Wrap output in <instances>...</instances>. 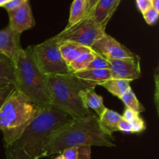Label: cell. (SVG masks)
<instances>
[{
	"label": "cell",
	"instance_id": "6da1fadb",
	"mask_svg": "<svg viewBox=\"0 0 159 159\" xmlns=\"http://www.w3.org/2000/svg\"><path fill=\"white\" fill-rule=\"evenodd\" d=\"M74 118L54 106L40 108L22 134L12 144L5 145L6 159H40L53 132Z\"/></svg>",
	"mask_w": 159,
	"mask_h": 159
},
{
	"label": "cell",
	"instance_id": "7a4b0ae2",
	"mask_svg": "<svg viewBox=\"0 0 159 159\" xmlns=\"http://www.w3.org/2000/svg\"><path fill=\"white\" fill-rule=\"evenodd\" d=\"M82 146L116 147L114 139L102 130L99 117L90 113L81 119H73L54 130L45 150V157L61 155L65 149Z\"/></svg>",
	"mask_w": 159,
	"mask_h": 159
},
{
	"label": "cell",
	"instance_id": "3957f363",
	"mask_svg": "<svg viewBox=\"0 0 159 159\" xmlns=\"http://www.w3.org/2000/svg\"><path fill=\"white\" fill-rule=\"evenodd\" d=\"M12 65L16 89L40 108L52 105L48 76L39 69L34 57L32 46L26 49L22 48Z\"/></svg>",
	"mask_w": 159,
	"mask_h": 159
},
{
	"label": "cell",
	"instance_id": "277c9868",
	"mask_svg": "<svg viewBox=\"0 0 159 159\" xmlns=\"http://www.w3.org/2000/svg\"><path fill=\"white\" fill-rule=\"evenodd\" d=\"M48 86L51 104L68 113L74 119H81L91 112L84 107L80 93L96 84L79 79L74 73L61 75H48Z\"/></svg>",
	"mask_w": 159,
	"mask_h": 159
},
{
	"label": "cell",
	"instance_id": "5b68a950",
	"mask_svg": "<svg viewBox=\"0 0 159 159\" xmlns=\"http://www.w3.org/2000/svg\"><path fill=\"white\" fill-rule=\"evenodd\" d=\"M40 109L14 89L0 108V130L5 145L12 144L22 134Z\"/></svg>",
	"mask_w": 159,
	"mask_h": 159
},
{
	"label": "cell",
	"instance_id": "8992f818",
	"mask_svg": "<svg viewBox=\"0 0 159 159\" xmlns=\"http://www.w3.org/2000/svg\"><path fill=\"white\" fill-rule=\"evenodd\" d=\"M33 54L39 69L47 76L71 74L59 51V43L54 38L32 46Z\"/></svg>",
	"mask_w": 159,
	"mask_h": 159
},
{
	"label": "cell",
	"instance_id": "52a82bcc",
	"mask_svg": "<svg viewBox=\"0 0 159 159\" xmlns=\"http://www.w3.org/2000/svg\"><path fill=\"white\" fill-rule=\"evenodd\" d=\"M106 28L94 21L89 16L71 26H67L54 37L58 43L71 41L91 48L93 43L102 37Z\"/></svg>",
	"mask_w": 159,
	"mask_h": 159
},
{
	"label": "cell",
	"instance_id": "ba28073f",
	"mask_svg": "<svg viewBox=\"0 0 159 159\" xmlns=\"http://www.w3.org/2000/svg\"><path fill=\"white\" fill-rule=\"evenodd\" d=\"M107 60L110 64L111 79H124L131 82L141 78L140 57L137 54L133 57L123 59L107 58Z\"/></svg>",
	"mask_w": 159,
	"mask_h": 159
},
{
	"label": "cell",
	"instance_id": "9c48e42d",
	"mask_svg": "<svg viewBox=\"0 0 159 159\" xmlns=\"http://www.w3.org/2000/svg\"><path fill=\"white\" fill-rule=\"evenodd\" d=\"M91 48L107 58L123 59L135 56L128 48L107 34L96 40Z\"/></svg>",
	"mask_w": 159,
	"mask_h": 159
},
{
	"label": "cell",
	"instance_id": "30bf717a",
	"mask_svg": "<svg viewBox=\"0 0 159 159\" xmlns=\"http://www.w3.org/2000/svg\"><path fill=\"white\" fill-rule=\"evenodd\" d=\"M9 19V26L16 32L21 34L35 26L29 0L14 10L8 12Z\"/></svg>",
	"mask_w": 159,
	"mask_h": 159
},
{
	"label": "cell",
	"instance_id": "8fae6325",
	"mask_svg": "<svg viewBox=\"0 0 159 159\" xmlns=\"http://www.w3.org/2000/svg\"><path fill=\"white\" fill-rule=\"evenodd\" d=\"M20 35L9 26L0 30V53L6 55L12 63L22 49Z\"/></svg>",
	"mask_w": 159,
	"mask_h": 159
},
{
	"label": "cell",
	"instance_id": "7c38bea8",
	"mask_svg": "<svg viewBox=\"0 0 159 159\" xmlns=\"http://www.w3.org/2000/svg\"><path fill=\"white\" fill-rule=\"evenodd\" d=\"M120 0H99L89 16L96 23L106 28L117 9Z\"/></svg>",
	"mask_w": 159,
	"mask_h": 159
},
{
	"label": "cell",
	"instance_id": "4fadbf2b",
	"mask_svg": "<svg viewBox=\"0 0 159 159\" xmlns=\"http://www.w3.org/2000/svg\"><path fill=\"white\" fill-rule=\"evenodd\" d=\"M96 86L90 87L80 93V97L82 99L84 107L89 110V109L94 110L98 117H100L106 110L107 107L103 104V99L102 96L98 95L95 91Z\"/></svg>",
	"mask_w": 159,
	"mask_h": 159
},
{
	"label": "cell",
	"instance_id": "5bb4252c",
	"mask_svg": "<svg viewBox=\"0 0 159 159\" xmlns=\"http://www.w3.org/2000/svg\"><path fill=\"white\" fill-rule=\"evenodd\" d=\"M59 51L65 63L69 65L79 56L85 53L91 52L93 50L89 47L83 46L71 41H63L59 43Z\"/></svg>",
	"mask_w": 159,
	"mask_h": 159
},
{
	"label": "cell",
	"instance_id": "9a60e30c",
	"mask_svg": "<svg viewBox=\"0 0 159 159\" xmlns=\"http://www.w3.org/2000/svg\"><path fill=\"white\" fill-rule=\"evenodd\" d=\"M74 74L79 79L96 85L111 79L110 69H85Z\"/></svg>",
	"mask_w": 159,
	"mask_h": 159
},
{
	"label": "cell",
	"instance_id": "2e32d148",
	"mask_svg": "<svg viewBox=\"0 0 159 159\" xmlns=\"http://www.w3.org/2000/svg\"><path fill=\"white\" fill-rule=\"evenodd\" d=\"M122 119V116L112 110L106 109L102 116L99 117V124L102 130L109 135L113 136L114 132L119 131L118 124Z\"/></svg>",
	"mask_w": 159,
	"mask_h": 159
},
{
	"label": "cell",
	"instance_id": "e0dca14e",
	"mask_svg": "<svg viewBox=\"0 0 159 159\" xmlns=\"http://www.w3.org/2000/svg\"><path fill=\"white\" fill-rule=\"evenodd\" d=\"M99 85L105 88L111 94L116 96L119 99L127 90L131 89L130 88V82L127 80H124V79H110L109 80L100 83Z\"/></svg>",
	"mask_w": 159,
	"mask_h": 159
},
{
	"label": "cell",
	"instance_id": "ac0fdd59",
	"mask_svg": "<svg viewBox=\"0 0 159 159\" xmlns=\"http://www.w3.org/2000/svg\"><path fill=\"white\" fill-rule=\"evenodd\" d=\"M87 0H74L70 9L68 26H71L86 16Z\"/></svg>",
	"mask_w": 159,
	"mask_h": 159
},
{
	"label": "cell",
	"instance_id": "d6986e66",
	"mask_svg": "<svg viewBox=\"0 0 159 159\" xmlns=\"http://www.w3.org/2000/svg\"><path fill=\"white\" fill-rule=\"evenodd\" d=\"M15 75L11 61H0V86L14 85Z\"/></svg>",
	"mask_w": 159,
	"mask_h": 159
},
{
	"label": "cell",
	"instance_id": "ffe728a7",
	"mask_svg": "<svg viewBox=\"0 0 159 159\" xmlns=\"http://www.w3.org/2000/svg\"><path fill=\"white\" fill-rule=\"evenodd\" d=\"M95 54H96V51H95L81 54L75 60H74L71 63L68 65L69 71L71 73H76L78 71H81L82 70L86 69L89 65L94 59Z\"/></svg>",
	"mask_w": 159,
	"mask_h": 159
},
{
	"label": "cell",
	"instance_id": "44dd1931",
	"mask_svg": "<svg viewBox=\"0 0 159 159\" xmlns=\"http://www.w3.org/2000/svg\"><path fill=\"white\" fill-rule=\"evenodd\" d=\"M61 155L65 159H91V147L69 148L63 151Z\"/></svg>",
	"mask_w": 159,
	"mask_h": 159
},
{
	"label": "cell",
	"instance_id": "7402d4cb",
	"mask_svg": "<svg viewBox=\"0 0 159 159\" xmlns=\"http://www.w3.org/2000/svg\"><path fill=\"white\" fill-rule=\"evenodd\" d=\"M120 99L124 102V105L126 106L127 109L132 110L133 111L136 112V113H141V112H144L145 110L144 107L139 102L136 95H135V93H134L131 89L127 90Z\"/></svg>",
	"mask_w": 159,
	"mask_h": 159
},
{
	"label": "cell",
	"instance_id": "603a6c76",
	"mask_svg": "<svg viewBox=\"0 0 159 159\" xmlns=\"http://www.w3.org/2000/svg\"><path fill=\"white\" fill-rule=\"evenodd\" d=\"M86 69H110V64L107 57L96 51L94 59Z\"/></svg>",
	"mask_w": 159,
	"mask_h": 159
},
{
	"label": "cell",
	"instance_id": "cb8c5ba5",
	"mask_svg": "<svg viewBox=\"0 0 159 159\" xmlns=\"http://www.w3.org/2000/svg\"><path fill=\"white\" fill-rule=\"evenodd\" d=\"M158 15L159 11L155 10V9L152 7L143 14V16H144L146 23L148 25H150V26H152V25L155 24L156 22L158 21Z\"/></svg>",
	"mask_w": 159,
	"mask_h": 159
},
{
	"label": "cell",
	"instance_id": "d4e9b609",
	"mask_svg": "<svg viewBox=\"0 0 159 159\" xmlns=\"http://www.w3.org/2000/svg\"><path fill=\"white\" fill-rule=\"evenodd\" d=\"M130 124H131V133H140L144 131L146 128L145 123L141 119V116H138L133 122L130 123Z\"/></svg>",
	"mask_w": 159,
	"mask_h": 159
},
{
	"label": "cell",
	"instance_id": "484cf974",
	"mask_svg": "<svg viewBox=\"0 0 159 159\" xmlns=\"http://www.w3.org/2000/svg\"><path fill=\"white\" fill-rule=\"evenodd\" d=\"M138 9L142 14L152 7V0H136Z\"/></svg>",
	"mask_w": 159,
	"mask_h": 159
},
{
	"label": "cell",
	"instance_id": "4316f807",
	"mask_svg": "<svg viewBox=\"0 0 159 159\" xmlns=\"http://www.w3.org/2000/svg\"><path fill=\"white\" fill-rule=\"evenodd\" d=\"M27 0H10L9 2H8L7 3H6L5 5H3L2 7L4 9H6L7 10V12L9 11L14 10V9H17L18 7H20L21 5H23Z\"/></svg>",
	"mask_w": 159,
	"mask_h": 159
},
{
	"label": "cell",
	"instance_id": "83f0119b",
	"mask_svg": "<svg viewBox=\"0 0 159 159\" xmlns=\"http://www.w3.org/2000/svg\"><path fill=\"white\" fill-rule=\"evenodd\" d=\"M140 116V113H136V112L133 111L132 110H130V109L126 108L125 111H124V114H123L122 117L123 119H124L125 120L128 121L129 123H131L135 119Z\"/></svg>",
	"mask_w": 159,
	"mask_h": 159
},
{
	"label": "cell",
	"instance_id": "f1b7e54d",
	"mask_svg": "<svg viewBox=\"0 0 159 159\" xmlns=\"http://www.w3.org/2000/svg\"><path fill=\"white\" fill-rule=\"evenodd\" d=\"M118 130L119 131L126 132V133H131V124L128 121L125 120L124 119H121L118 124Z\"/></svg>",
	"mask_w": 159,
	"mask_h": 159
},
{
	"label": "cell",
	"instance_id": "f546056e",
	"mask_svg": "<svg viewBox=\"0 0 159 159\" xmlns=\"http://www.w3.org/2000/svg\"><path fill=\"white\" fill-rule=\"evenodd\" d=\"M14 89H15L14 85H6V86H0V98L6 96V95L11 93L12 91H13Z\"/></svg>",
	"mask_w": 159,
	"mask_h": 159
},
{
	"label": "cell",
	"instance_id": "4dcf8cb0",
	"mask_svg": "<svg viewBox=\"0 0 159 159\" xmlns=\"http://www.w3.org/2000/svg\"><path fill=\"white\" fill-rule=\"evenodd\" d=\"M99 0H87V10H86V16H88L95 7L96 3Z\"/></svg>",
	"mask_w": 159,
	"mask_h": 159
},
{
	"label": "cell",
	"instance_id": "1f68e13d",
	"mask_svg": "<svg viewBox=\"0 0 159 159\" xmlns=\"http://www.w3.org/2000/svg\"><path fill=\"white\" fill-rule=\"evenodd\" d=\"M152 8L159 11V0H152Z\"/></svg>",
	"mask_w": 159,
	"mask_h": 159
},
{
	"label": "cell",
	"instance_id": "d6a6232c",
	"mask_svg": "<svg viewBox=\"0 0 159 159\" xmlns=\"http://www.w3.org/2000/svg\"><path fill=\"white\" fill-rule=\"evenodd\" d=\"M9 94H10V93H9ZM9 94H7V95H6V96H2V97L0 98V108H1V107L2 106V104L4 103V102L6 101V99H7L8 96H9Z\"/></svg>",
	"mask_w": 159,
	"mask_h": 159
},
{
	"label": "cell",
	"instance_id": "836d02e7",
	"mask_svg": "<svg viewBox=\"0 0 159 159\" xmlns=\"http://www.w3.org/2000/svg\"><path fill=\"white\" fill-rule=\"evenodd\" d=\"M0 61H10L6 55H4L3 54L0 53Z\"/></svg>",
	"mask_w": 159,
	"mask_h": 159
},
{
	"label": "cell",
	"instance_id": "e575fe53",
	"mask_svg": "<svg viewBox=\"0 0 159 159\" xmlns=\"http://www.w3.org/2000/svg\"><path fill=\"white\" fill-rule=\"evenodd\" d=\"M10 0H0V6H2V7L3 5H5L6 3H7L8 2H9Z\"/></svg>",
	"mask_w": 159,
	"mask_h": 159
},
{
	"label": "cell",
	"instance_id": "d590c367",
	"mask_svg": "<svg viewBox=\"0 0 159 159\" xmlns=\"http://www.w3.org/2000/svg\"><path fill=\"white\" fill-rule=\"evenodd\" d=\"M54 159H65V158H63V156H62L61 155H59L58 156H57V157H56V158H54Z\"/></svg>",
	"mask_w": 159,
	"mask_h": 159
}]
</instances>
